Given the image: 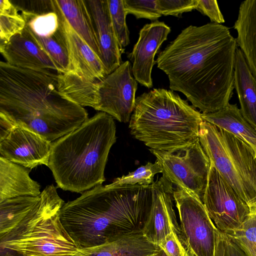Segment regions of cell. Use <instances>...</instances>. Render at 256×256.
<instances>
[{
    "mask_svg": "<svg viewBox=\"0 0 256 256\" xmlns=\"http://www.w3.org/2000/svg\"><path fill=\"white\" fill-rule=\"evenodd\" d=\"M225 234L246 256H256V204L250 207V214L237 229Z\"/></svg>",
    "mask_w": 256,
    "mask_h": 256,
    "instance_id": "cell-26",
    "label": "cell"
},
{
    "mask_svg": "<svg viewBox=\"0 0 256 256\" xmlns=\"http://www.w3.org/2000/svg\"><path fill=\"white\" fill-rule=\"evenodd\" d=\"M198 2V0H156L158 8L162 16L176 17L196 9Z\"/></svg>",
    "mask_w": 256,
    "mask_h": 256,
    "instance_id": "cell-31",
    "label": "cell"
},
{
    "mask_svg": "<svg viewBox=\"0 0 256 256\" xmlns=\"http://www.w3.org/2000/svg\"><path fill=\"white\" fill-rule=\"evenodd\" d=\"M190 256H193V255H190Z\"/></svg>",
    "mask_w": 256,
    "mask_h": 256,
    "instance_id": "cell-37",
    "label": "cell"
},
{
    "mask_svg": "<svg viewBox=\"0 0 256 256\" xmlns=\"http://www.w3.org/2000/svg\"><path fill=\"white\" fill-rule=\"evenodd\" d=\"M170 31V27L163 22L156 20L145 24L128 56L132 63L133 76L137 82L148 88L153 86L152 72L156 63L155 56Z\"/></svg>",
    "mask_w": 256,
    "mask_h": 256,
    "instance_id": "cell-14",
    "label": "cell"
},
{
    "mask_svg": "<svg viewBox=\"0 0 256 256\" xmlns=\"http://www.w3.org/2000/svg\"><path fill=\"white\" fill-rule=\"evenodd\" d=\"M52 142L38 134L16 125L0 140V156L32 170L48 165Z\"/></svg>",
    "mask_w": 256,
    "mask_h": 256,
    "instance_id": "cell-13",
    "label": "cell"
},
{
    "mask_svg": "<svg viewBox=\"0 0 256 256\" xmlns=\"http://www.w3.org/2000/svg\"><path fill=\"white\" fill-rule=\"evenodd\" d=\"M64 202L48 186L38 202L14 228L0 236V256H72L78 248L62 226Z\"/></svg>",
    "mask_w": 256,
    "mask_h": 256,
    "instance_id": "cell-6",
    "label": "cell"
},
{
    "mask_svg": "<svg viewBox=\"0 0 256 256\" xmlns=\"http://www.w3.org/2000/svg\"><path fill=\"white\" fill-rule=\"evenodd\" d=\"M225 248L223 246H219L216 248L215 256H224Z\"/></svg>",
    "mask_w": 256,
    "mask_h": 256,
    "instance_id": "cell-35",
    "label": "cell"
},
{
    "mask_svg": "<svg viewBox=\"0 0 256 256\" xmlns=\"http://www.w3.org/2000/svg\"><path fill=\"white\" fill-rule=\"evenodd\" d=\"M199 140L212 164L250 207L256 204V156L234 135L203 120Z\"/></svg>",
    "mask_w": 256,
    "mask_h": 256,
    "instance_id": "cell-7",
    "label": "cell"
},
{
    "mask_svg": "<svg viewBox=\"0 0 256 256\" xmlns=\"http://www.w3.org/2000/svg\"><path fill=\"white\" fill-rule=\"evenodd\" d=\"M126 14H133L136 18H146L154 22L162 16L156 0H123Z\"/></svg>",
    "mask_w": 256,
    "mask_h": 256,
    "instance_id": "cell-30",
    "label": "cell"
},
{
    "mask_svg": "<svg viewBox=\"0 0 256 256\" xmlns=\"http://www.w3.org/2000/svg\"><path fill=\"white\" fill-rule=\"evenodd\" d=\"M202 118L245 142L256 156V128L244 118L236 104H228L214 112L202 113Z\"/></svg>",
    "mask_w": 256,
    "mask_h": 256,
    "instance_id": "cell-21",
    "label": "cell"
},
{
    "mask_svg": "<svg viewBox=\"0 0 256 256\" xmlns=\"http://www.w3.org/2000/svg\"><path fill=\"white\" fill-rule=\"evenodd\" d=\"M154 256H167L166 254L164 253V252L162 250H160V251L158 253L156 254Z\"/></svg>",
    "mask_w": 256,
    "mask_h": 256,
    "instance_id": "cell-36",
    "label": "cell"
},
{
    "mask_svg": "<svg viewBox=\"0 0 256 256\" xmlns=\"http://www.w3.org/2000/svg\"><path fill=\"white\" fill-rule=\"evenodd\" d=\"M160 250L140 232L96 246L78 249L72 256H154Z\"/></svg>",
    "mask_w": 256,
    "mask_h": 256,
    "instance_id": "cell-18",
    "label": "cell"
},
{
    "mask_svg": "<svg viewBox=\"0 0 256 256\" xmlns=\"http://www.w3.org/2000/svg\"><path fill=\"white\" fill-rule=\"evenodd\" d=\"M152 199V184H100L64 203L60 220L78 249L94 247L142 232Z\"/></svg>",
    "mask_w": 256,
    "mask_h": 256,
    "instance_id": "cell-3",
    "label": "cell"
},
{
    "mask_svg": "<svg viewBox=\"0 0 256 256\" xmlns=\"http://www.w3.org/2000/svg\"><path fill=\"white\" fill-rule=\"evenodd\" d=\"M236 39L222 24L190 26L161 51L157 67L172 91L182 93L202 113L228 104L234 89Z\"/></svg>",
    "mask_w": 256,
    "mask_h": 256,
    "instance_id": "cell-1",
    "label": "cell"
},
{
    "mask_svg": "<svg viewBox=\"0 0 256 256\" xmlns=\"http://www.w3.org/2000/svg\"><path fill=\"white\" fill-rule=\"evenodd\" d=\"M112 26L120 48H124L130 42V32L126 22V14L123 0H108Z\"/></svg>",
    "mask_w": 256,
    "mask_h": 256,
    "instance_id": "cell-29",
    "label": "cell"
},
{
    "mask_svg": "<svg viewBox=\"0 0 256 256\" xmlns=\"http://www.w3.org/2000/svg\"><path fill=\"white\" fill-rule=\"evenodd\" d=\"M30 170L0 156V202L20 196L40 195V186L30 176Z\"/></svg>",
    "mask_w": 256,
    "mask_h": 256,
    "instance_id": "cell-19",
    "label": "cell"
},
{
    "mask_svg": "<svg viewBox=\"0 0 256 256\" xmlns=\"http://www.w3.org/2000/svg\"><path fill=\"white\" fill-rule=\"evenodd\" d=\"M52 1L68 23L100 58L99 48L92 21L84 0Z\"/></svg>",
    "mask_w": 256,
    "mask_h": 256,
    "instance_id": "cell-23",
    "label": "cell"
},
{
    "mask_svg": "<svg viewBox=\"0 0 256 256\" xmlns=\"http://www.w3.org/2000/svg\"><path fill=\"white\" fill-rule=\"evenodd\" d=\"M116 140L114 118L100 112L53 142L47 166L58 186L80 193L102 184L108 154Z\"/></svg>",
    "mask_w": 256,
    "mask_h": 256,
    "instance_id": "cell-4",
    "label": "cell"
},
{
    "mask_svg": "<svg viewBox=\"0 0 256 256\" xmlns=\"http://www.w3.org/2000/svg\"><path fill=\"white\" fill-rule=\"evenodd\" d=\"M53 11L58 14L70 64L72 72L92 82L107 76L100 58L66 20L52 0Z\"/></svg>",
    "mask_w": 256,
    "mask_h": 256,
    "instance_id": "cell-15",
    "label": "cell"
},
{
    "mask_svg": "<svg viewBox=\"0 0 256 256\" xmlns=\"http://www.w3.org/2000/svg\"><path fill=\"white\" fill-rule=\"evenodd\" d=\"M181 238L190 255L215 256L218 230L202 201L183 190H174Z\"/></svg>",
    "mask_w": 256,
    "mask_h": 256,
    "instance_id": "cell-9",
    "label": "cell"
},
{
    "mask_svg": "<svg viewBox=\"0 0 256 256\" xmlns=\"http://www.w3.org/2000/svg\"><path fill=\"white\" fill-rule=\"evenodd\" d=\"M202 202L216 228L226 234L237 229L250 212V207L210 164Z\"/></svg>",
    "mask_w": 256,
    "mask_h": 256,
    "instance_id": "cell-10",
    "label": "cell"
},
{
    "mask_svg": "<svg viewBox=\"0 0 256 256\" xmlns=\"http://www.w3.org/2000/svg\"><path fill=\"white\" fill-rule=\"evenodd\" d=\"M11 0H0V40L6 42L26 26V22Z\"/></svg>",
    "mask_w": 256,
    "mask_h": 256,
    "instance_id": "cell-27",
    "label": "cell"
},
{
    "mask_svg": "<svg viewBox=\"0 0 256 256\" xmlns=\"http://www.w3.org/2000/svg\"><path fill=\"white\" fill-rule=\"evenodd\" d=\"M150 150L160 164L162 176L177 188L202 201L210 162L199 138L188 145L170 150Z\"/></svg>",
    "mask_w": 256,
    "mask_h": 256,
    "instance_id": "cell-8",
    "label": "cell"
},
{
    "mask_svg": "<svg viewBox=\"0 0 256 256\" xmlns=\"http://www.w3.org/2000/svg\"><path fill=\"white\" fill-rule=\"evenodd\" d=\"M234 88L238 94L242 116L256 128V78L238 48L234 64Z\"/></svg>",
    "mask_w": 256,
    "mask_h": 256,
    "instance_id": "cell-22",
    "label": "cell"
},
{
    "mask_svg": "<svg viewBox=\"0 0 256 256\" xmlns=\"http://www.w3.org/2000/svg\"><path fill=\"white\" fill-rule=\"evenodd\" d=\"M174 92L154 88L136 98L130 133L150 149L168 150L199 138L202 113Z\"/></svg>",
    "mask_w": 256,
    "mask_h": 256,
    "instance_id": "cell-5",
    "label": "cell"
},
{
    "mask_svg": "<svg viewBox=\"0 0 256 256\" xmlns=\"http://www.w3.org/2000/svg\"><path fill=\"white\" fill-rule=\"evenodd\" d=\"M158 246L167 256H190L182 238L174 233L168 236Z\"/></svg>",
    "mask_w": 256,
    "mask_h": 256,
    "instance_id": "cell-32",
    "label": "cell"
},
{
    "mask_svg": "<svg viewBox=\"0 0 256 256\" xmlns=\"http://www.w3.org/2000/svg\"><path fill=\"white\" fill-rule=\"evenodd\" d=\"M224 236L226 244L224 256H246L242 250L224 234Z\"/></svg>",
    "mask_w": 256,
    "mask_h": 256,
    "instance_id": "cell-34",
    "label": "cell"
},
{
    "mask_svg": "<svg viewBox=\"0 0 256 256\" xmlns=\"http://www.w3.org/2000/svg\"><path fill=\"white\" fill-rule=\"evenodd\" d=\"M196 10L208 16L212 22L222 24L225 22L224 17L216 0H198Z\"/></svg>",
    "mask_w": 256,
    "mask_h": 256,
    "instance_id": "cell-33",
    "label": "cell"
},
{
    "mask_svg": "<svg viewBox=\"0 0 256 256\" xmlns=\"http://www.w3.org/2000/svg\"><path fill=\"white\" fill-rule=\"evenodd\" d=\"M172 186L164 176L152 184L151 208L142 232L149 242L158 246L172 233L181 237L174 209Z\"/></svg>",
    "mask_w": 256,
    "mask_h": 256,
    "instance_id": "cell-12",
    "label": "cell"
},
{
    "mask_svg": "<svg viewBox=\"0 0 256 256\" xmlns=\"http://www.w3.org/2000/svg\"><path fill=\"white\" fill-rule=\"evenodd\" d=\"M162 173L160 162L156 160L154 163L148 162L126 175L115 178L110 184L112 186L144 185L150 186L154 182V176Z\"/></svg>",
    "mask_w": 256,
    "mask_h": 256,
    "instance_id": "cell-28",
    "label": "cell"
},
{
    "mask_svg": "<svg viewBox=\"0 0 256 256\" xmlns=\"http://www.w3.org/2000/svg\"><path fill=\"white\" fill-rule=\"evenodd\" d=\"M40 195L20 196L0 202V236L14 228L38 202Z\"/></svg>",
    "mask_w": 256,
    "mask_h": 256,
    "instance_id": "cell-25",
    "label": "cell"
},
{
    "mask_svg": "<svg viewBox=\"0 0 256 256\" xmlns=\"http://www.w3.org/2000/svg\"><path fill=\"white\" fill-rule=\"evenodd\" d=\"M58 72L0 62V112L13 124L53 142L88 119L86 110L62 94Z\"/></svg>",
    "mask_w": 256,
    "mask_h": 256,
    "instance_id": "cell-2",
    "label": "cell"
},
{
    "mask_svg": "<svg viewBox=\"0 0 256 256\" xmlns=\"http://www.w3.org/2000/svg\"><path fill=\"white\" fill-rule=\"evenodd\" d=\"M0 52L9 64L48 72H58L52 60L26 26L20 33L0 43Z\"/></svg>",
    "mask_w": 256,
    "mask_h": 256,
    "instance_id": "cell-16",
    "label": "cell"
},
{
    "mask_svg": "<svg viewBox=\"0 0 256 256\" xmlns=\"http://www.w3.org/2000/svg\"><path fill=\"white\" fill-rule=\"evenodd\" d=\"M58 83L60 93L70 101L82 107L95 106L98 82L88 81L69 72L58 73Z\"/></svg>",
    "mask_w": 256,
    "mask_h": 256,
    "instance_id": "cell-24",
    "label": "cell"
},
{
    "mask_svg": "<svg viewBox=\"0 0 256 256\" xmlns=\"http://www.w3.org/2000/svg\"><path fill=\"white\" fill-rule=\"evenodd\" d=\"M90 14L98 44L100 59L107 75L122 63L124 52L118 42L112 26L108 0H84Z\"/></svg>",
    "mask_w": 256,
    "mask_h": 256,
    "instance_id": "cell-17",
    "label": "cell"
},
{
    "mask_svg": "<svg viewBox=\"0 0 256 256\" xmlns=\"http://www.w3.org/2000/svg\"><path fill=\"white\" fill-rule=\"evenodd\" d=\"M132 68L130 61L122 62L112 72L98 82L94 110L106 112L120 122H130L138 88Z\"/></svg>",
    "mask_w": 256,
    "mask_h": 256,
    "instance_id": "cell-11",
    "label": "cell"
},
{
    "mask_svg": "<svg viewBox=\"0 0 256 256\" xmlns=\"http://www.w3.org/2000/svg\"><path fill=\"white\" fill-rule=\"evenodd\" d=\"M234 28L237 32L238 46L256 78V0L241 2Z\"/></svg>",
    "mask_w": 256,
    "mask_h": 256,
    "instance_id": "cell-20",
    "label": "cell"
}]
</instances>
